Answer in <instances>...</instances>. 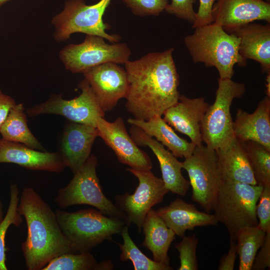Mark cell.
<instances>
[{
  "label": "cell",
  "mask_w": 270,
  "mask_h": 270,
  "mask_svg": "<svg viewBox=\"0 0 270 270\" xmlns=\"http://www.w3.org/2000/svg\"><path fill=\"white\" fill-rule=\"evenodd\" d=\"M81 90L79 96L70 100L60 94L52 95L47 101L26 110L30 116L44 114L63 116L71 122L96 128L97 120L104 118L102 110L89 84L85 80L78 84Z\"/></svg>",
  "instance_id": "7c38bea8"
},
{
  "label": "cell",
  "mask_w": 270,
  "mask_h": 270,
  "mask_svg": "<svg viewBox=\"0 0 270 270\" xmlns=\"http://www.w3.org/2000/svg\"><path fill=\"white\" fill-rule=\"evenodd\" d=\"M142 229L144 235L142 246L152 252L154 261L169 265L168 254L175 233L152 208L146 214Z\"/></svg>",
  "instance_id": "d4e9b609"
},
{
  "label": "cell",
  "mask_w": 270,
  "mask_h": 270,
  "mask_svg": "<svg viewBox=\"0 0 270 270\" xmlns=\"http://www.w3.org/2000/svg\"><path fill=\"white\" fill-rule=\"evenodd\" d=\"M127 121L131 125L140 128L148 136L154 138L176 158H188L196 146L193 142L179 136L161 116H154L147 120L129 118Z\"/></svg>",
  "instance_id": "cb8c5ba5"
},
{
  "label": "cell",
  "mask_w": 270,
  "mask_h": 270,
  "mask_svg": "<svg viewBox=\"0 0 270 270\" xmlns=\"http://www.w3.org/2000/svg\"><path fill=\"white\" fill-rule=\"evenodd\" d=\"M126 170L138 180V184L132 194L126 192L114 196L116 206L126 216V223L136 226L141 232L144 218L152 208L162 201L169 192L162 178L156 176L151 170L127 168Z\"/></svg>",
  "instance_id": "8fae6325"
},
{
  "label": "cell",
  "mask_w": 270,
  "mask_h": 270,
  "mask_svg": "<svg viewBox=\"0 0 270 270\" xmlns=\"http://www.w3.org/2000/svg\"><path fill=\"white\" fill-rule=\"evenodd\" d=\"M182 240L175 246L179 252L180 266L178 270H197L198 269L196 258L198 238L194 234L184 236Z\"/></svg>",
  "instance_id": "1f68e13d"
},
{
  "label": "cell",
  "mask_w": 270,
  "mask_h": 270,
  "mask_svg": "<svg viewBox=\"0 0 270 270\" xmlns=\"http://www.w3.org/2000/svg\"><path fill=\"white\" fill-rule=\"evenodd\" d=\"M216 0H199V7L196 12V19L192 28L204 26L213 22L212 9Z\"/></svg>",
  "instance_id": "d590c367"
},
{
  "label": "cell",
  "mask_w": 270,
  "mask_h": 270,
  "mask_svg": "<svg viewBox=\"0 0 270 270\" xmlns=\"http://www.w3.org/2000/svg\"><path fill=\"white\" fill-rule=\"evenodd\" d=\"M245 85L232 78L218 79L216 98L210 105L201 124L202 141L215 150L228 148L235 140L230 108L233 100L242 96Z\"/></svg>",
  "instance_id": "8992f818"
},
{
  "label": "cell",
  "mask_w": 270,
  "mask_h": 270,
  "mask_svg": "<svg viewBox=\"0 0 270 270\" xmlns=\"http://www.w3.org/2000/svg\"><path fill=\"white\" fill-rule=\"evenodd\" d=\"M266 1L268 2H270V0H266Z\"/></svg>",
  "instance_id": "7bdbcfd3"
},
{
  "label": "cell",
  "mask_w": 270,
  "mask_h": 270,
  "mask_svg": "<svg viewBox=\"0 0 270 270\" xmlns=\"http://www.w3.org/2000/svg\"><path fill=\"white\" fill-rule=\"evenodd\" d=\"M258 227L264 232H270V186L263 187L256 206Z\"/></svg>",
  "instance_id": "836d02e7"
},
{
  "label": "cell",
  "mask_w": 270,
  "mask_h": 270,
  "mask_svg": "<svg viewBox=\"0 0 270 270\" xmlns=\"http://www.w3.org/2000/svg\"><path fill=\"white\" fill-rule=\"evenodd\" d=\"M98 136L96 128L71 121L66 124L59 153L66 166L74 174L90 157L92 144Z\"/></svg>",
  "instance_id": "d6986e66"
},
{
  "label": "cell",
  "mask_w": 270,
  "mask_h": 270,
  "mask_svg": "<svg viewBox=\"0 0 270 270\" xmlns=\"http://www.w3.org/2000/svg\"><path fill=\"white\" fill-rule=\"evenodd\" d=\"M56 214L73 253L90 252L104 240H112L113 235L120 234L126 225V220L105 215L94 208L74 212L58 210Z\"/></svg>",
  "instance_id": "277c9868"
},
{
  "label": "cell",
  "mask_w": 270,
  "mask_h": 270,
  "mask_svg": "<svg viewBox=\"0 0 270 270\" xmlns=\"http://www.w3.org/2000/svg\"><path fill=\"white\" fill-rule=\"evenodd\" d=\"M241 142L246 150L256 184L270 186V150L254 142Z\"/></svg>",
  "instance_id": "f546056e"
},
{
  "label": "cell",
  "mask_w": 270,
  "mask_h": 270,
  "mask_svg": "<svg viewBox=\"0 0 270 270\" xmlns=\"http://www.w3.org/2000/svg\"><path fill=\"white\" fill-rule=\"evenodd\" d=\"M112 0H100L88 5L84 0H68L63 10L55 16L52 22L55 27L54 40L60 42L70 38L76 32L101 36L111 43L118 42L120 36L106 32L110 26L103 16Z\"/></svg>",
  "instance_id": "ba28073f"
},
{
  "label": "cell",
  "mask_w": 270,
  "mask_h": 270,
  "mask_svg": "<svg viewBox=\"0 0 270 270\" xmlns=\"http://www.w3.org/2000/svg\"><path fill=\"white\" fill-rule=\"evenodd\" d=\"M132 14L140 16H158L164 12L168 0H122Z\"/></svg>",
  "instance_id": "d6a6232c"
},
{
  "label": "cell",
  "mask_w": 270,
  "mask_h": 270,
  "mask_svg": "<svg viewBox=\"0 0 270 270\" xmlns=\"http://www.w3.org/2000/svg\"><path fill=\"white\" fill-rule=\"evenodd\" d=\"M213 22L228 33L257 20L270 23V2L264 0H216L212 9Z\"/></svg>",
  "instance_id": "9a60e30c"
},
{
  "label": "cell",
  "mask_w": 270,
  "mask_h": 270,
  "mask_svg": "<svg viewBox=\"0 0 270 270\" xmlns=\"http://www.w3.org/2000/svg\"><path fill=\"white\" fill-rule=\"evenodd\" d=\"M182 162L190 178L192 198L206 212L213 206L223 182L215 150L202 144L196 146L192 154Z\"/></svg>",
  "instance_id": "9c48e42d"
},
{
  "label": "cell",
  "mask_w": 270,
  "mask_h": 270,
  "mask_svg": "<svg viewBox=\"0 0 270 270\" xmlns=\"http://www.w3.org/2000/svg\"><path fill=\"white\" fill-rule=\"evenodd\" d=\"M114 62L104 63L84 72L102 110H112L118 100L126 98L128 83L126 70Z\"/></svg>",
  "instance_id": "4fadbf2b"
},
{
  "label": "cell",
  "mask_w": 270,
  "mask_h": 270,
  "mask_svg": "<svg viewBox=\"0 0 270 270\" xmlns=\"http://www.w3.org/2000/svg\"><path fill=\"white\" fill-rule=\"evenodd\" d=\"M266 233L258 226H247L238 232L236 240L239 256V270H250L258 250L263 244Z\"/></svg>",
  "instance_id": "4316f807"
},
{
  "label": "cell",
  "mask_w": 270,
  "mask_h": 270,
  "mask_svg": "<svg viewBox=\"0 0 270 270\" xmlns=\"http://www.w3.org/2000/svg\"><path fill=\"white\" fill-rule=\"evenodd\" d=\"M196 2V0H171L164 11L192 24L196 19V12L194 8Z\"/></svg>",
  "instance_id": "e575fe53"
},
{
  "label": "cell",
  "mask_w": 270,
  "mask_h": 270,
  "mask_svg": "<svg viewBox=\"0 0 270 270\" xmlns=\"http://www.w3.org/2000/svg\"><path fill=\"white\" fill-rule=\"evenodd\" d=\"M230 33L240 40V56L246 61L250 59L258 62L262 72L270 73V23H249Z\"/></svg>",
  "instance_id": "44dd1931"
},
{
  "label": "cell",
  "mask_w": 270,
  "mask_h": 270,
  "mask_svg": "<svg viewBox=\"0 0 270 270\" xmlns=\"http://www.w3.org/2000/svg\"><path fill=\"white\" fill-rule=\"evenodd\" d=\"M130 133L137 146H148L155 154L160 164L162 179L168 192L184 196L190 186L189 181L182 174V162L160 142L146 134L140 128L132 125Z\"/></svg>",
  "instance_id": "2e32d148"
},
{
  "label": "cell",
  "mask_w": 270,
  "mask_h": 270,
  "mask_svg": "<svg viewBox=\"0 0 270 270\" xmlns=\"http://www.w3.org/2000/svg\"><path fill=\"white\" fill-rule=\"evenodd\" d=\"M4 216V212L3 206L1 201L0 200V222L3 220Z\"/></svg>",
  "instance_id": "60d3db41"
},
{
  "label": "cell",
  "mask_w": 270,
  "mask_h": 270,
  "mask_svg": "<svg viewBox=\"0 0 270 270\" xmlns=\"http://www.w3.org/2000/svg\"><path fill=\"white\" fill-rule=\"evenodd\" d=\"M233 130L239 141L254 142L270 150V97L262 99L252 114L238 109Z\"/></svg>",
  "instance_id": "ffe728a7"
},
{
  "label": "cell",
  "mask_w": 270,
  "mask_h": 270,
  "mask_svg": "<svg viewBox=\"0 0 270 270\" xmlns=\"http://www.w3.org/2000/svg\"><path fill=\"white\" fill-rule=\"evenodd\" d=\"M156 211L168 227L180 238L184 236L187 230L196 226H214L218 223L214 214L200 211L194 205L179 198Z\"/></svg>",
  "instance_id": "7402d4cb"
},
{
  "label": "cell",
  "mask_w": 270,
  "mask_h": 270,
  "mask_svg": "<svg viewBox=\"0 0 270 270\" xmlns=\"http://www.w3.org/2000/svg\"><path fill=\"white\" fill-rule=\"evenodd\" d=\"M237 256L236 246L235 240H230L228 254L223 257L218 267V270H233Z\"/></svg>",
  "instance_id": "74e56055"
},
{
  "label": "cell",
  "mask_w": 270,
  "mask_h": 270,
  "mask_svg": "<svg viewBox=\"0 0 270 270\" xmlns=\"http://www.w3.org/2000/svg\"><path fill=\"white\" fill-rule=\"evenodd\" d=\"M120 234L123 244H116L121 250L120 258L122 261L130 260L135 270H173L170 265L156 262L144 254L130 237L126 225L123 228Z\"/></svg>",
  "instance_id": "f1b7e54d"
},
{
  "label": "cell",
  "mask_w": 270,
  "mask_h": 270,
  "mask_svg": "<svg viewBox=\"0 0 270 270\" xmlns=\"http://www.w3.org/2000/svg\"><path fill=\"white\" fill-rule=\"evenodd\" d=\"M10 198L6 215L0 222V270H7L5 238L7 230L11 225L18 226L23 222L22 216L18 212V206L20 200L19 190L16 184L10 186Z\"/></svg>",
  "instance_id": "4dcf8cb0"
},
{
  "label": "cell",
  "mask_w": 270,
  "mask_h": 270,
  "mask_svg": "<svg viewBox=\"0 0 270 270\" xmlns=\"http://www.w3.org/2000/svg\"><path fill=\"white\" fill-rule=\"evenodd\" d=\"M256 254L251 270H264L270 268V232H266L264 241Z\"/></svg>",
  "instance_id": "8d00e7d4"
},
{
  "label": "cell",
  "mask_w": 270,
  "mask_h": 270,
  "mask_svg": "<svg viewBox=\"0 0 270 270\" xmlns=\"http://www.w3.org/2000/svg\"><path fill=\"white\" fill-rule=\"evenodd\" d=\"M131 50L126 43L108 44L103 38L86 34L83 42L70 44L60 52V58L66 70L84 73L107 62L124 64L129 60Z\"/></svg>",
  "instance_id": "30bf717a"
},
{
  "label": "cell",
  "mask_w": 270,
  "mask_h": 270,
  "mask_svg": "<svg viewBox=\"0 0 270 270\" xmlns=\"http://www.w3.org/2000/svg\"><path fill=\"white\" fill-rule=\"evenodd\" d=\"M2 138L22 144L32 148L44 150V148L32 134L28 126L26 115L22 104H16L10 110L0 128Z\"/></svg>",
  "instance_id": "484cf974"
},
{
  "label": "cell",
  "mask_w": 270,
  "mask_h": 270,
  "mask_svg": "<svg viewBox=\"0 0 270 270\" xmlns=\"http://www.w3.org/2000/svg\"><path fill=\"white\" fill-rule=\"evenodd\" d=\"M216 152L223 180L256 184L246 150L241 142L236 139L228 148Z\"/></svg>",
  "instance_id": "603a6c76"
},
{
  "label": "cell",
  "mask_w": 270,
  "mask_h": 270,
  "mask_svg": "<svg viewBox=\"0 0 270 270\" xmlns=\"http://www.w3.org/2000/svg\"><path fill=\"white\" fill-rule=\"evenodd\" d=\"M9 0H0V6Z\"/></svg>",
  "instance_id": "b9f144b4"
},
{
  "label": "cell",
  "mask_w": 270,
  "mask_h": 270,
  "mask_svg": "<svg viewBox=\"0 0 270 270\" xmlns=\"http://www.w3.org/2000/svg\"><path fill=\"white\" fill-rule=\"evenodd\" d=\"M266 86V96L270 97V73L267 74Z\"/></svg>",
  "instance_id": "ab89813d"
},
{
  "label": "cell",
  "mask_w": 270,
  "mask_h": 270,
  "mask_svg": "<svg viewBox=\"0 0 270 270\" xmlns=\"http://www.w3.org/2000/svg\"><path fill=\"white\" fill-rule=\"evenodd\" d=\"M263 187L224 180L212 210L218 222L225 226L230 240H236L238 231L247 226H257L256 206Z\"/></svg>",
  "instance_id": "5b68a950"
},
{
  "label": "cell",
  "mask_w": 270,
  "mask_h": 270,
  "mask_svg": "<svg viewBox=\"0 0 270 270\" xmlns=\"http://www.w3.org/2000/svg\"><path fill=\"white\" fill-rule=\"evenodd\" d=\"M210 104L204 97L190 98L180 95L178 101L163 114L164 120L190 138L196 146L202 144L201 124Z\"/></svg>",
  "instance_id": "e0dca14e"
},
{
  "label": "cell",
  "mask_w": 270,
  "mask_h": 270,
  "mask_svg": "<svg viewBox=\"0 0 270 270\" xmlns=\"http://www.w3.org/2000/svg\"><path fill=\"white\" fill-rule=\"evenodd\" d=\"M13 163L32 170L62 172L66 168L59 153L43 152L0 138V163Z\"/></svg>",
  "instance_id": "ac0fdd59"
},
{
  "label": "cell",
  "mask_w": 270,
  "mask_h": 270,
  "mask_svg": "<svg viewBox=\"0 0 270 270\" xmlns=\"http://www.w3.org/2000/svg\"><path fill=\"white\" fill-rule=\"evenodd\" d=\"M194 29L192 34L185 36L184 43L194 63L216 68L222 79L232 78L235 64L246 65L239 52L240 40L234 34L214 22Z\"/></svg>",
  "instance_id": "3957f363"
},
{
  "label": "cell",
  "mask_w": 270,
  "mask_h": 270,
  "mask_svg": "<svg viewBox=\"0 0 270 270\" xmlns=\"http://www.w3.org/2000/svg\"><path fill=\"white\" fill-rule=\"evenodd\" d=\"M98 164L96 156L90 154L74 173L70 182L58 190L54 202L62 208L76 204L90 205L105 215L126 220V214L104 194L96 174Z\"/></svg>",
  "instance_id": "52a82bcc"
},
{
  "label": "cell",
  "mask_w": 270,
  "mask_h": 270,
  "mask_svg": "<svg viewBox=\"0 0 270 270\" xmlns=\"http://www.w3.org/2000/svg\"><path fill=\"white\" fill-rule=\"evenodd\" d=\"M174 51L171 48L150 52L124 64L128 83L126 107L134 118L162 116L178 101L180 80Z\"/></svg>",
  "instance_id": "6da1fadb"
},
{
  "label": "cell",
  "mask_w": 270,
  "mask_h": 270,
  "mask_svg": "<svg viewBox=\"0 0 270 270\" xmlns=\"http://www.w3.org/2000/svg\"><path fill=\"white\" fill-rule=\"evenodd\" d=\"M98 136L116 154L118 161L130 168L151 170L152 160L148 154L140 150L126 131L122 118L110 122L104 118L97 120Z\"/></svg>",
  "instance_id": "5bb4252c"
},
{
  "label": "cell",
  "mask_w": 270,
  "mask_h": 270,
  "mask_svg": "<svg viewBox=\"0 0 270 270\" xmlns=\"http://www.w3.org/2000/svg\"><path fill=\"white\" fill-rule=\"evenodd\" d=\"M18 210L26 223L27 236L21 248L28 270H42L55 258L72 252L56 212L34 188L23 189Z\"/></svg>",
  "instance_id": "7a4b0ae2"
},
{
  "label": "cell",
  "mask_w": 270,
  "mask_h": 270,
  "mask_svg": "<svg viewBox=\"0 0 270 270\" xmlns=\"http://www.w3.org/2000/svg\"><path fill=\"white\" fill-rule=\"evenodd\" d=\"M16 104L10 96L0 90V128L6 120L10 110Z\"/></svg>",
  "instance_id": "f35d334b"
},
{
  "label": "cell",
  "mask_w": 270,
  "mask_h": 270,
  "mask_svg": "<svg viewBox=\"0 0 270 270\" xmlns=\"http://www.w3.org/2000/svg\"><path fill=\"white\" fill-rule=\"evenodd\" d=\"M112 261L98 262L90 252L63 254L50 262L42 270H110Z\"/></svg>",
  "instance_id": "83f0119b"
}]
</instances>
